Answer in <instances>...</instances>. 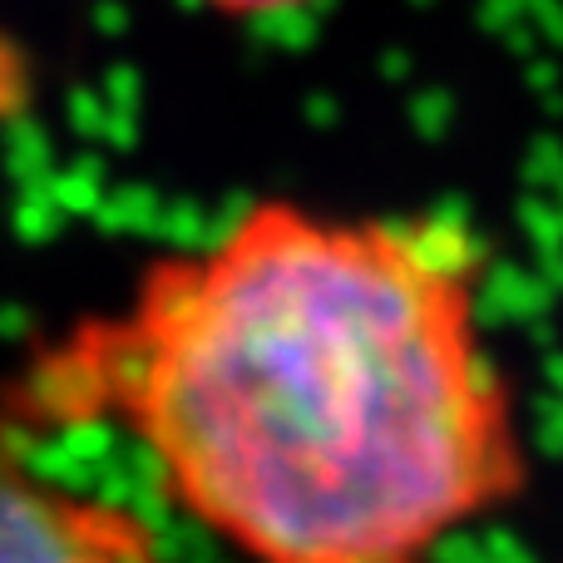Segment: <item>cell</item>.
<instances>
[{"mask_svg": "<svg viewBox=\"0 0 563 563\" xmlns=\"http://www.w3.org/2000/svg\"><path fill=\"white\" fill-rule=\"evenodd\" d=\"M485 282L450 213L253 198L30 346L0 406L129 435L243 563H435L529 485Z\"/></svg>", "mask_w": 563, "mask_h": 563, "instance_id": "obj_1", "label": "cell"}, {"mask_svg": "<svg viewBox=\"0 0 563 563\" xmlns=\"http://www.w3.org/2000/svg\"><path fill=\"white\" fill-rule=\"evenodd\" d=\"M184 5L223 20H282V15H301V10L321 5V0H184Z\"/></svg>", "mask_w": 563, "mask_h": 563, "instance_id": "obj_3", "label": "cell"}, {"mask_svg": "<svg viewBox=\"0 0 563 563\" xmlns=\"http://www.w3.org/2000/svg\"><path fill=\"white\" fill-rule=\"evenodd\" d=\"M0 563H174L119 499L40 470L35 435L0 406Z\"/></svg>", "mask_w": 563, "mask_h": 563, "instance_id": "obj_2", "label": "cell"}]
</instances>
